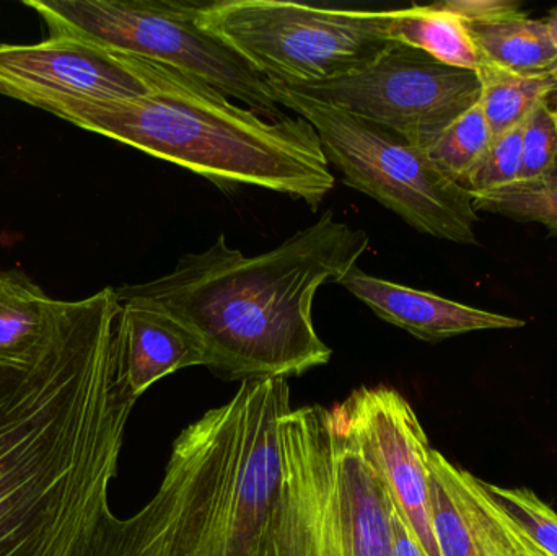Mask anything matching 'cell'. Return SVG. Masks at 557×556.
Returning <instances> with one entry per match:
<instances>
[{"label": "cell", "mask_w": 557, "mask_h": 556, "mask_svg": "<svg viewBox=\"0 0 557 556\" xmlns=\"http://www.w3.org/2000/svg\"><path fill=\"white\" fill-rule=\"evenodd\" d=\"M271 84L331 81L372 64L396 45L389 10L334 9L288 0H218L199 15Z\"/></svg>", "instance_id": "7"}, {"label": "cell", "mask_w": 557, "mask_h": 556, "mask_svg": "<svg viewBox=\"0 0 557 556\" xmlns=\"http://www.w3.org/2000/svg\"><path fill=\"white\" fill-rule=\"evenodd\" d=\"M545 23L546 26H548L553 42H555L557 48V7L549 12L548 18L545 20Z\"/></svg>", "instance_id": "25"}, {"label": "cell", "mask_w": 557, "mask_h": 556, "mask_svg": "<svg viewBox=\"0 0 557 556\" xmlns=\"http://www.w3.org/2000/svg\"><path fill=\"white\" fill-rule=\"evenodd\" d=\"M429 502L441 556H546L487 495L483 480L435 449L429 454Z\"/></svg>", "instance_id": "11"}, {"label": "cell", "mask_w": 557, "mask_h": 556, "mask_svg": "<svg viewBox=\"0 0 557 556\" xmlns=\"http://www.w3.org/2000/svg\"><path fill=\"white\" fill-rule=\"evenodd\" d=\"M162 64L81 39L48 36L36 45H0V95L33 104L48 98L131 100L156 88Z\"/></svg>", "instance_id": "10"}, {"label": "cell", "mask_w": 557, "mask_h": 556, "mask_svg": "<svg viewBox=\"0 0 557 556\" xmlns=\"http://www.w3.org/2000/svg\"><path fill=\"white\" fill-rule=\"evenodd\" d=\"M523 124L493 137L465 182L470 195L493 191L519 182L522 172Z\"/></svg>", "instance_id": "21"}, {"label": "cell", "mask_w": 557, "mask_h": 556, "mask_svg": "<svg viewBox=\"0 0 557 556\" xmlns=\"http://www.w3.org/2000/svg\"><path fill=\"white\" fill-rule=\"evenodd\" d=\"M552 98H553V103H555V107H553V108H555V111L557 113V91H556V94L552 95Z\"/></svg>", "instance_id": "26"}, {"label": "cell", "mask_w": 557, "mask_h": 556, "mask_svg": "<svg viewBox=\"0 0 557 556\" xmlns=\"http://www.w3.org/2000/svg\"><path fill=\"white\" fill-rule=\"evenodd\" d=\"M284 87L389 127L424 150L481 97L476 72L399 42L360 71Z\"/></svg>", "instance_id": "8"}, {"label": "cell", "mask_w": 557, "mask_h": 556, "mask_svg": "<svg viewBox=\"0 0 557 556\" xmlns=\"http://www.w3.org/2000/svg\"><path fill=\"white\" fill-rule=\"evenodd\" d=\"M33 107L183 166L222 191L257 186L300 199L317 211L334 188L320 137L305 118L267 120L166 65L144 97L48 98Z\"/></svg>", "instance_id": "4"}, {"label": "cell", "mask_w": 557, "mask_h": 556, "mask_svg": "<svg viewBox=\"0 0 557 556\" xmlns=\"http://www.w3.org/2000/svg\"><path fill=\"white\" fill-rule=\"evenodd\" d=\"M435 5L458 16L461 22H487L525 13L522 12V3L513 0H448Z\"/></svg>", "instance_id": "23"}, {"label": "cell", "mask_w": 557, "mask_h": 556, "mask_svg": "<svg viewBox=\"0 0 557 556\" xmlns=\"http://www.w3.org/2000/svg\"><path fill=\"white\" fill-rule=\"evenodd\" d=\"M273 85L274 97L317 131L330 166L421 234L478 245L480 221L470 191L451 182L421 147L389 127Z\"/></svg>", "instance_id": "6"}, {"label": "cell", "mask_w": 557, "mask_h": 556, "mask_svg": "<svg viewBox=\"0 0 557 556\" xmlns=\"http://www.w3.org/2000/svg\"><path fill=\"white\" fill-rule=\"evenodd\" d=\"M557 166V113L552 101L543 100L523 123L522 172L519 182L549 175Z\"/></svg>", "instance_id": "22"}, {"label": "cell", "mask_w": 557, "mask_h": 556, "mask_svg": "<svg viewBox=\"0 0 557 556\" xmlns=\"http://www.w3.org/2000/svg\"><path fill=\"white\" fill-rule=\"evenodd\" d=\"M347 440L385 486L428 556H441L429 502L428 434L399 392L360 387L336 405Z\"/></svg>", "instance_id": "9"}, {"label": "cell", "mask_w": 557, "mask_h": 556, "mask_svg": "<svg viewBox=\"0 0 557 556\" xmlns=\"http://www.w3.org/2000/svg\"><path fill=\"white\" fill-rule=\"evenodd\" d=\"M487 495L509 512L546 556H557V512L529 489H503L483 482Z\"/></svg>", "instance_id": "20"}, {"label": "cell", "mask_w": 557, "mask_h": 556, "mask_svg": "<svg viewBox=\"0 0 557 556\" xmlns=\"http://www.w3.org/2000/svg\"><path fill=\"white\" fill-rule=\"evenodd\" d=\"M116 343L121 378L136 398L173 372L206 366V349L195 333L140 304H121Z\"/></svg>", "instance_id": "13"}, {"label": "cell", "mask_w": 557, "mask_h": 556, "mask_svg": "<svg viewBox=\"0 0 557 556\" xmlns=\"http://www.w3.org/2000/svg\"><path fill=\"white\" fill-rule=\"evenodd\" d=\"M476 74L481 82V110L493 137L525 123L533 108L557 91L553 72L517 75L481 61Z\"/></svg>", "instance_id": "17"}, {"label": "cell", "mask_w": 557, "mask_h": 556, "mask_svg": "<svg viewBox=\"0 0 557 556\" xmlns=\"http://www.w3.org/2000/svg\"><path fill=\"white\" fill-rule=\"evenodd\" d=\"M481 61L517 75H540L557 69V48L545 20L523 15L487 22H463Z\"/></svg>", "instance_id": "15"}, {"label": "cell", "mask_w": 557, "mask_h": 556, "mask_svg": "<svg viewBox=\"0 0 557 556\" xmlns=\"http://www.w3.org/2000/svg\"><path fill=\"white\" fill-rule=\"evenodd\" d=\"M393 42L419 49L444 64L478 72L481 55L463 22L437 5L389 10Z\"/></svg>", "instance_id": "16"}, {"label": "cell", "mask_w": 557, "mask_h": 556, "mask_svg": "<svg viewBox=\"0 0 557 556\" xmlns=\"http://www.w3.org/2000/svg\"><path fill=\"white\" fill-rule=\"evenodd\" d=\"M491 140L493 134L478 103L454 121L425 152L445 176L463 186Z\"/></svg>", "instance_id": "19"}, {"label": "cell", "mask_w": 557, "mask_h": 556, "mask_svg": "<svg viewBox=\"0 0 557 556\" xmlns=\"http://www.w3.org/2000/svg\"><path fill=\"white\" fill-rule=\"evenodd\" d=\"M113 287L65 300L26 368L0 366V556H91L137 398L120 374Z\"/></svg>", "instance_id": "2"}, {"label": "cell", "mask_w": 557, "mask_h": 556, "mask_svg": "<svg viewBox=\"0 0 557 556\" xmlns=\"http://www.w3.org/2000/svg\"><path fill=\"white\" fill-rule=\"evenodd\" d=\"M476 211L522 222H535L557 237V166L533 182H517L493 191L471 195Z\"/></svg>", "instance_id": "18"}, {"label": "cell", "mask_w": 557, "mask_h": 556, "mask_svg": "<svg viewBox=\"0 0 557 556\" xmlns=\"http://www.w3.org/2000/svg\"><path fill=\"white\" fill-rule=\"evenodd\" d=\"M370 238L326 211L314 224L257 257H245L225 235L175 270L116 291L120 304L152 307L201 339L206 368L225 381L301 375L330 362V346L311 317L323 284L357 267Z\"/></svg>", "instance_id": "3"}, {"label": "cell", "mask_w": 557, "mask_h": 556, "mask_svg": "<svg viewBox=\"0 0 557 556\" xmlns=\"http://www.w3.org/2000/svg\"><path fill=\"white\" fill-rule=\"evenodd\" d=\"M392 556H428L395 506L392 509Z\"/></svg>", "instance_id": "24"}, {"label": "cell", "mask_w": 557, "mask_h": 556, "mask_svg": "<svg viewBox=\"0 0 557 556\" xmlns=\"http://www.w3.org/2000/svg\"><path fill=\"white\" fill-rule=\"evenodd\" d=\"M366 496L334 417L287 379L242 382L182 431L152 499L111 516L91 556H356Z\"/></svg>", "instance_id": "1"}, {"label": "cell", "mask_w": 557, "mask_h": 556, "mask_svg": "<svg viewBox=\"0 0 557 556\" xmlns=\"http://www.w3.org/2000/svg\"><path fill=\"white\" fill-rule=\"evenodd\" d=\"M344 289L366 304L379 319L428 343H441L465 333L483 330L522 329L516 317L474 309L437 294L412 289L354 267L339 281Z\"/></svg>", "instance_id": "12"}, {"label": "cell", "mask_w": 557, "mask_h": 556, "mask_svg": "<svg viewBox=\"0 0 557 556\" xmlns=\"http://www.w3.org/2000/svg\"><path fill=\"white\" fill-rule=\"evenodd\" d=\"M64 307L20 271H0V366H32L58 332Z\"/></svg>", "instance_id": "14"}, {"label": "cell", "mask_w": 557, "mask_h": 556, "mask_svg": "<svg viewBox=\"0 0 557 556\" xmlns=\"http://www.w3.org/2000/svg\"><path fill=\"white\" fill-rule=\"evenodd\" d=\"M553 77H555L556 88H557V69H556V71H553Z\"/></svg>", "instance_id": "27"}, {"label": "cell", "mask_w": 557, "mask_h": 556, "mask_svg": "<svg viewBox=\"0 0 557 556\" xmlns=\"http://www.w3.org/2000/svg\"><path fill=\"white\" fill-rule=\"evenodd\" d=\"M49 36L81 39L205 82L267 120L284 118L273 85L235 49L202 28L206 3L186 0H25Z\"/></svg>", "instance_id": "5"}]
</instances>
